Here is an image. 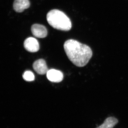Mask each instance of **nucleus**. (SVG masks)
Here are the masks:
<instances>
[{
    "label": "nucleus",
    "mask_w": 128,
    "mask_h": 128,
    "mask_svg": "<svg viewBox=\"0 0 128 128\" xmlns=\"http://www.w3.org/2000/svg\"><path fill=\"white\" fill-rule=\"evenodd\" d=\"M64 48L69 59L78 67L86 65L92 56V50L89 46L74 40L66 41Z\"/></svg>",
    "instance_id": "1"
},
{
    "label": "nucleus",
    "mask_w": 128,
    "mask_h": 128,
    "mask_svg": "<svg viewBox=\"0 0 128 128\" xmlns=\"http://www.w3.org/2000/svg\"><path fill=\"white\" fill-rule=\"evenodd\" d=\"M47 20L51 26L57 30L68 31L72 26L68 17L63 12L57 9L51 10L48 12Z\"/></svg>",
    "instance_id": "2"
},
{
    "label": "nucleus",
    "mask_w": 128,
    "mask_h": 128,
    "mask_svg": "<svg viewBox=\"0 0 128 128\" xmlns=\"http://www.w3.org/2000/svg\"><path fill=\"white\" fill-rule=\"evenodd\" d=\"M24 48L28 52H36L39 50V44L36 39L32 37L26 38L24 42Z\"/></svg>",
    "instance_id": "3"
},
{
    "label": "nucleus",
    "mask_w": 128,
    "mask_h": 128,
    "mask_svg": "<svg viewBox=\"0 0 128 128\" xmlns=\"http://www.w3.org/2000/svg\"><path fill=\"white\" fill-rule=\"evenodd\" d=\"M31 31L34 36L40 38H43L47 36L48 31L44 25L34 24L32 25Z\"/></svg>",
    "instance_id": "4"
},
{
    "label": "nucleus",
    "mask_w": 128,
    "mask_h": 128,
    "mask_svg": "<svg viewBox=\"0 0 128 128\" xmlns=\"http://www.w3.org/2000/svg\"><path fill=\"white\" fill-rule=\"evenodd\" d=\"M46 76L49 80L52 82H61L64 78V75L61 71L55 69L48 70Z\"/></svg>",
    "instance_id": "5"
},
{
    "label": "nucleus",
    "mask_w": 128,
    "mask_h": 128,
    "mask_svg": "<svg viewBox=\"0 0 128 128\" xmlns=\"http://www.w3.org/2000/svg\"><path fill=\"white\" fill-rule=\"evenodd\" d=\"M33 68L36 73L40 75L46 74L48 70L46 62L42 59L35 61L33 64Z\"/></svg>",
    "instance_id": "6"
},
{
    "label": "nucleus",
    "mask_w": 128,
    "mask_h": 128,
    "mask_svg": "<svg viewBox=\"0 0 128 128\" xmlns=\"http://www.w3.org/2000/svg\"><path fill=\"white\" fill-rule=\"evenodd\" d=\"M30 6V2L28 0H15L13 3L14 10L18 12H22Z\"/></svg>",
    "instance_id": "7"
},
{
    "label": "nucleus",
    "mask_w": 128,
    "mask_h": 128,
    "mask_svg": "<svg viewBox=\"0 0 128 128\" xmlns=\"http://www.w3.org/2000/svg\"><path fill=\"white\" fill-rule=\"evenodd\" d=\"M118 122V121L116 118L109 117L105 119L103 124L96 128H113Z\"/></svg>",
    "instance_id": "8"
},
{
    "label": "nucleus",
    "mask_w": 128,
    "mask_h": 128,
    "mask_svg": "<svg viewBox=\"0 0 128 128\" xmlns=\"http://www.w3.org/2000/svg\"><path fill=\"white\" fill-rule=\"evenodd\" d=\"M22 77L26 81L32 82L34 80V76L33 73L30 70H27L24 73Z\"/></svg>",
    "instance_id": "9"
}]
</instances>
